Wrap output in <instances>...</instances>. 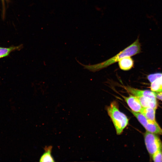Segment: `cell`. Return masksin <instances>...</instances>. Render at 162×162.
Masks as SVG:
<instances>
[{"label":"cell","instance_id":"1","mask_svg":"<svg viewBox=\"0 0 162 162\" xmlns=\"http://www.w3.org/2000/svg\"><path fill=\"white\" fill-rule=\"evenodd\" d=\"M141 45L139 37L130 45L120 51L115 56L100 63L93 65L82 64L85 68L92 71L96 72L104 69L118 62L122 58L126 56H132L141 52Z\"/></svg>","mask_w":162,"mask_h":162},{"label":"cell","instance_id":"2","mask_svg":"<svg viewBox=\"0 0 162 162\" xmlns=\"http://www.w3.org/2000/svg\"><path fill=\"white\" fill-rule=\"evenodd\" d=\"M107 110L113 124L117 134H120L128 124V118L124 113L119 111L116 101L112 102L107 107Z\"/></svg>","mask_w":162,"mask_h":162},{"label":"cell","instance_id":"3","mask_svg":"<svg viewBox=\"0 0 162 162\" xmlns=\"http://www.w3.org/2000/svg\"><path fill=\"white\" fill-rule=\"evenodd\" d=\"M128 109L136 117L147 131L162 135V129L156 121L148 120L141 113L135 112L128 108Z\"/></svg>","mask_w":162,"mask_h":162},{"label":"cell","instance_id":"4","mask_svg":"<svg viewBox=\"0 0 162 162\" xmlns=\"http://www.w3.org/2000/svg\"><path fill=\"white\" fill-rule=\"evenodd\" d=\"M144 137L147 149L151 157L158 150L162 149V142L156 134L147 131Z\"/></svg>","mask_w":162,"mask_h":162},{"label":"cell","instance_id":"5","mask_svg":"<svg viewBox=\"0 0 162 162\" xmlns=\"http://www.w3.org/2000/svg\"><path fill=\"white\" fill-rule=\"evenodd\" d=\"M125 89L130 94L136 97H144L152 99L156 98L153 92L148 90H141L129 86H124Z\"/></svg>","mask_w":162,"mask_h":162},{"label":"cell","instance_id":"6","mask_svg":"<svg viewBox=\"0 0 162 162\" xmlns=\"http://www.w3.org/2000/svg\"><path fill=\"white\" fill-rule=\"evenodd\" d=\"M122 96L131 110L135 112H140L142 107L136 97L131 94L128 97Z\"/></svg>","mask_w":162,"mask_h":162},{"label":"cell","instance_id":"7","mask_svg":"<svg viewBox=\"0 0 162 162\" xmlns=\"http://www.w3.org/2000/svg\"><path fill=\"white\" fill-rule=\"evenodd\" d=\"M119 67L120 69L127 71L131 69L134 65V61L130 56L125 57L118 62Z\"/></svg>","mask_w":162,"mask_h":162},{"label":"cell","instance_id":"8","mask_svg":"<svg viewBox=\"0 0 162 162\" xmlns=\"http://www.w3.org/2000/svg\"><path fill=\"white\" fill-rule=\"evenodd\" d=\"M136 97L139 100L142 107L157 108L158 103L156 98L152 99L142 96Z\"/></svg>","mask_w":162,"mask_h":162},{"label":"cell","instance_id":"9","mask_svg":"<svg viewBox=\"0 0 162 162\" xmlns=\"http://www.w3.org/2000/svg\"><path fill=\"white\" fill-rule=\"evenodd\" d=\"M23 47L22 44L16 46L12 45L8 47L0 46V59L8 57L12 52L20 50Z\"/></svg>","mask_w":162,"mask_h":162},{"label":"cell","instance_id":"10","mask_svg":"<svg viewBox=\"0 0 162 162\" xmlns=\"http://www.w3.org/2000/svg\"><path fill=\"white\" fill-rule=\"evenodd\" d=\"M44 149L45 152L40 157L39 161L41 162H55L51 154L52 146H46Z\"/></svg>","mask_w":162,"mask_h":162},{"label":"cell","instance_id":"11","mask_svg":"<svg viewBox=\"0 0 162 162\" xmlns=\"http://www.w3.org/2000/svg\"><path fill=\"white\" fill-rule=\"evenodd\" d=\"M157 108L150 107H142L140 112L147 119L155 121V112Z\"/></svg>","mask_w":162,"mask_h":162},{"label":"cell","instance_id":"12","mask_svg":"<svg viewBox=\"0 0 162 162\" xmlns=\"http://www.w3.org/2000/svg\"><path fill=\"white\" fill-rule=\"evenodd\" d=\"M151 83L150 88L152 91L157 92H162V85L159 79Z\"/></svg>","mask_w":162,"mask_h":162},{"label":"cell","instance_id":"13","mask_svg":"<svg viewBox=\"0 0 162 162\" xmlns=\"http://www.w3.org/2000/svg\"><path fill=\"white\" fill-rule=\"evenodd\" d=\"M153 161L155 162H162V149L157 151L152 156Z\"/></svg>","mask_w":162,"mask_h":162},{"label":"cell","instance_id":"14","mask_svg":"<svg viewBox=\"0 0 162 162\" xmlns=\"http://www.w3.org/2000/svg\"><path fill=\"white\" fill-rule=\"evenodd\" d=\"M162 76V73H157L149 75L147 79L151 83L159 79Z\"/></svg>","mask_w":162,"mask_h":162},{"label":"cell","instance_id":"15","mask_svg":"<svg viewBox=\"0 0 162 162\" xmlns=\"http://www.w3.org/2000/svg\"><path fill=\"white\" fill-rule=\"evenodd\" d=\"M154 92L156 98L162 101V92Z\"/></svg>","mask_w":162,"mask_h":162},{"label":"cell","instance_id":"16","mask_svg":"<svg viewBox=\"0 0 162 162\" xmlns=\"http://www.w3.org/2000/svg\"><path fill=\"white\" fill-rule=\"evenodd\" d=\"M160 83L162 85V76L159 79Z\"/></svg>","mask_w":162,"mask_h":162},{"label":"cell","instance_id":"17","mask_svg":"<svg viewBox=\"0 0 162 162\" xmlns=\"http://www.w3.org/2000/svg\"></svg>","mask_w":162,"mask_h":162}]
</instances>
